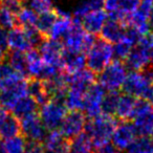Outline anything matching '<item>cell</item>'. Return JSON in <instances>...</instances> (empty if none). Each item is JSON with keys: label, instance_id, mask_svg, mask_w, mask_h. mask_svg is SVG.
I'll return each instance as SVG.
<instances>
[{"label": "cell", "instance_id": "1", "mask_svg": "<svg viewBox=\"0 0 153 153\" xmlns=\"http://www.w3.org/2000/svg\"><path fill=\"white\" fill-rule=\"evenodd\" d=\"M117 125V121L115 117L109 113L102 112L87 120L84 132L91 140L94 147H98L110 142Z\"/></svg>", "mask_w": 153, "mask_h": 153}, {"label": "cell", "instance_id": "2", "mask_svg": "<svg viewBox=\"0 0 153 153\" xmlns=\"http://www.w3.org/2000/svg\"><path fill=\"white\" fill-rule=\"evenodd\" d=\"M42 41V35L35 27H13L7 30V46L13 51H27L38 47Z\"/></svg>", "mask_w": 153, "mask_h": 153}, {"label": "cell", "instance_id": "3", "mask_svg": "<svg viewBox=\"0 0 153 153\" xmlns=\"http://www.w3.org/2000/svg\"><path fill=\"white\" fill-rule=\"evenodd\" d=\"M113 59L114 55L112 44L103 39L94 40L85 53L86 66L94 74H99L103 68L112 62Z\"/></svg>", "mask_w": 153, "mask_h": 153}, {"label": "cell", "instance_id": "4", "mask_svg": "<svg viewBox=\"0 0 153 153\" xmlns=\"http://www.w3.org/2000/svg\"><path fill=\"white\" fill-rule=\"evenodd\" d=\"M128 71L123 61L113 60L98 74V83L106 91H120L123 88Z\"/></svg>", "mask_w": 153, "mask_h": 153}, {"label": "cell", "instance_id": "5", "mask_svg": "<svg viewBox=\"0 0 153 153\" xmlns=\"http://www.w3.org/2000/svg\"><path fill=\"white\" fill-rule=\"evenodd\" d=\"M68 109L62 100L48 99L39 106V117L47 129L59 130Z\"/></svg>", "mask_w": 153, "mask_h": 153}, {"label": "cell", "instance_id": "6", "mask_svg": "<svg viewBox=\"0 0 153 153\" xmlns=\"http://www.w3.org/2000/svg\"><path fill=\"white\" fill-rule=\"evenodd\" d=\"M153 13V0H140L135 11L128 17L126 24L145 37L152 30L151 16Z\"/></svg>", "mask_w": 153, "mask_h": 153}, {"label": "cell", "instance_id": "7", "mask_svg": "<svg viewBox=\"0 0 153 153\" xmlns=\"http://www.w3.org/2000/svg\"><path fill=\"white\" fill-rule=\"evenodd\" d=\"M94 40V35L87 33L78 22L74 21L72 27L62 40V44L66 51L85 53Z\"/></svg>", "mask_w": 153, "mask_h": 153}, {"label": "cell", "instance_id": "8", "mask_svg": "<svg viewBox=\"0 0 153 153\" xmlns=\"http://www.w3.org/2000/svg\"><path fill=\"white\" fill-rule=\"evenodd\" d=\"M27 94V81L20 76L0 87V105L7 110H11L14 105Z\"/></svg>", "mask_w": 153, "mask_h": 153}, {"label": "cell", "instance_id": "9", "mask_svg": "<svg viewBox=\"0 0 153 153\" xmlns=\"http://www.w3.org/2000/svg\"><path fill=\"white\" fill-rule=\"evenodd\" d=\"M138 135L153 137V106L145 99H137L132 117Z\"/></svg>", "mask_w": 153, "mask_h": 153}, {"label": "cell", "instance_id": "10", "mask_svg": "<svg viewBox=\"0 0 153 153\" xmlns=\"http://www.w3.org/2000/svg\"><path fill=\"white\" fill-rule=\"evenodd\" d=\"M153 82L143 71H128L125 83L123 85V92L130 94L136 99L146 100Z\"/></svg>", "mask_w": 153, "mask_h": 153}, {"label": "cell", "instance_id": "11", "mask_svg": "<svg viewBox=\"0 0 153 153\" xmlns=\"http://www.w3.org/2000/svg\"><path fill=\"white\" fill-rule=\"evenodd\" d=\"M20 133L28 143L41 144L47 133V129L43 125L38 113L27 115L19 120Z\"/></svg>", "mask_w": 153, "mask_h": 153}, {"label": "cell", "instance_id": "12", "mask_svg": "<svg viewBox=\"0 0 153 153\" xmlns=\"http://www.w3.org/2000/svg\"><path fill=\"white\" fill-rule=\"evenodd\" d=\"M38 53L45 64L62 70L64 47L61 41L45 38L38 45Z\"/></svg>", "mask_w": 153, "mask_h": 153}, {"label": "cell", "instance_id": "13", "mask_svg": "<svg viewBox=\"0 0 153 153\" xmlns=\"http://www.w3.org/2000/svg\"><path fill=\"white\" fill-rule=\"evenodd\" d=\"M106 92L99 83H94L86 90L82 106V111L86 117H92L103 112V101Z\"/></svg>", "mask_w": 153, "mask_h": 153}, {"label": "cell", "instance_id": "14", "mask_svg": "<svg viewBox=\"0 0 153 153\" xmlns=\"http://www.w3.org/2000/svg\"><path fill=\"white\" fill-rule=\"evenodd\" d=\"M87 123V117L81 110H70L67 111L59 131L64 137L67 140L83 133Z\"/></svg>", "mask_w": 153, "mask_h": 153}, {"label": "cell", "instance_id": "15", "mask_svg": "<svg viewBox=\"0 0 153 153\" xmlns=\"http://www.w3.org/2000/svg\"><path fill=\"white\" fill-rule=\"evenodd\" d=\"M143 38L125 59V64L130 71H142L147 64L153 60L152 53H150Z\"/></svg>", "mask_w": 153, "mask_h": 153}, {"label": "cell", "instance_id": "16", "mask_svg": "<svg viewBox=\"0 0 153 153\" xmlns=\"http://www.w3.org/2000/svg\"><path fill=\"white\" fill-rule=\"evenodd\" d=\"M138 3L140 0H103V7L109 17L117 18L126 23Z\"/></svg>", "mask_w": 153, "mask_h": 153}, {"label": "cell", "instance_id": "17", "mask_svg": "<svg viewBox=\"0 0 153 153\" xmlns=\"http://www.w3.org/2000/svg\"><path fill=\"white\" fill-rule=\"evenodd\" d=\"M137 135L138 134L132 122L122 121L121 123H117L112 133V136H111L110 142L120 151L124 152Z\"/></svg>", "mask_w": 153, "mask_h": 153}, {"label": "cell", "instance_id": "18", "mask_svg": "<svg viewBox=\"0 0 153 153\" xmlns=\"http://www.w3.org/2000/svg\"><path fill=\"white\" fill-rule=\"evenodd\" d=\"M108 14L104 9H99L91 11L84 15L78 23L84 28L87 33L91 35L100 34L103 25L105 24L106 20L108 19Z\"/></svg>", "mask_w": 153, "mask_h": 153}, {"label": "cell", "instance_id": "19", "mask_svg": "<svg viewBox=\"0 0 153 153\" xmlns=\"http://www.w3.org/2000/svg\"><path fill=\"white\" fill-rule=\"evenodd\" d=\"M127 24L117 18L108 17L105 24L103 25L100 34L103 40L114 44L115 42L122 39L125 35Z\"/></svg>", "mask_w": 153, "mask_h": 153}, {"label": "cell", "instance_id": "20", "mask_svg": "<svg viewBox=\"0 0 153 153\" xmlns=\"http://www.w3.org/2000/svg\"><path fill=\"white\" fill-rule=\"evenodd\" d=\"M136 102H137V99L126 92L119 94L112 115L121 121H130L133 117Z\"/></svg>", "mask_w": 153, "mask_h": 153}, {"label": "cell", "instance_id": "21", "mask_svg": "<svg viewBox=\"0 0 153 153\" xmlns=\"http://www.w3.org/2000/svg\"><path fill=\"white\" fill-rule=\"evenodd\" d=\"M74 23V20L68 14L63 12H57V17L47 34L46 38H51L57 41H62L63 38L66 36L70 28L72 27Z\"/></svg>", "mask_w": 153, "mask_h": 153}, {"label": "cell", "instance_id": "22", "mask_svg": "<svg viewBox=\"0 0 153 153\" xmlns=\"http://www.w3.org/2000/svg\"><path fill=\"white\" fill-rule=\"evenodd\" d=\"M67 138L59 130H51L47 131L41 145L45 153H67Z\"/></svg>", "mask_w": 153, "mask_h": 153}, {"label": "cell", "instance_id": "23", "mask_svg": "<svg viewBox=\"0 0 153 153\" xmlns=\"http://www.w3.org/2000/svg\"><path fill=\"white\" fill-rule=\"evenodd\" d=\"M67 83L68 87L86 91L92 84L96 83V76L91 70L88 68H83L74 74H67Z\"/></svg>", "mask_w": 153, "mask_h": 153}, {"label": "cell", "instance_id": "24", "mask_svg": "<svg viewBox=\"0 0 153 153\" xmlns=\"http://www.w3.org/2000/svg\"><path fill=\"white\" fill-rule=\"evenodd\" d=\"M86 67L85 53L78 51H70L64 49L62 60V70L65 74H70Z\"/></svg>", "mask_w": 153, "mask_h": 153}, {"label": "cell", "instance_id": "25", "mask_svg": "<svg viewBox=\"0 0 153 153\" xmlns=\"http://www.w3.org/2000/svg\"><path fill=\"white\" fill-rule=\"evenodd\" d=\"M38 109L39 104L37 103V101L34 98H32L30 94H26L14 105L11 111L14 117H17L18 120H21L27 115L37 113Z\"/></svg>", "mask_w": 153, "mask_h": 153}, {"label": "cell", "instance_id": "26", "mask_svg": "<svg viewBox=\"0 0 153 153\" xmlns=\"http://www.w3.org/2000/svg\"><path fill=\"white\" fill-rule=\"evenodd\" d=\"M94 145L85 132L69 138L67 143V153H94Z\"/></svg>", "mask_w": 153, "mask_h": 153}, {"label": "cell", "instance_id": "27", "mask_svg": "<svg viewBox=\"0 0 153 153\" xmlns=\"http://www.w3.org/2000/svg\"><path fill=\"white\" fill-rule=\"evenodd\" d=\"M125 153H153V137L137 135L124 151Z\"/></svg>", "mask_w": 153, "mask_h": 153}, {"label": "cell", "instance_id": "28", "mask_svg": "<svg viewBox=\"0 0 153 153\" xmlns=\"http://www.w3.org/2000/svg\"><path fill=\"white\" fill-rule=\"evenodd\" d=\"M20 134V123L19 120L15 117L13 114H7V119L0 127V137L3 140L13 137L15 135Z\"/></svg>", "mask_w": 153, "mask_h": 153}, {"label": "cell", "instance_id": "29", "mask_svg": "<svg viewBox=\"0 0 153 153\" xmlns=\"http://www.w3.org/2000/svg\"><path fill=\"white\" fill-rule=\"evenodd\" d=\"M7 63L16 72L26 76V53L13 51L7 53Z\"/></svg>", "mask_w": 153, "mask_h": 153}, {"label": "cell", "instance_id": "30", "mask_svg": "<svg viewBox=\"0 0 153 153\" xmlns=\"http://www.w3.org/2000/svg\"><path fill=\"white\" fill-rule=\"evenodd\" d=\"M99 9H104L103 7V0H85L76 7L71 17L76 22H79V20L84 15Z\"/></svg>", "mask_w": 153, "mask_h": 153}, {"label": "cell", "instance_id": "31", "mask_svg": "<svg viewBox=\"0 0 153 153\" xmlns=\"http://www.w3.org/2000/svg\"><path fill=\"white\" fill-rule=\"evenodd\" d=\"M17 18V24H19L21 27L30 28L36 26V22L38 19V14L34 12L28 7H23L19 10V12L16 15Z\"/></svg>", "mask_w": 153, "mask_h": 153}, {"label": "cell", "instance_id": "32", "mask_svg": "<svg viewBox=\"0 0 153 153\" xmlns=\"http://www.w3.org/2000/svg\"><path fill=\"white\" fill-rule=\"evenodd\" d=\"M7 153H26L28 142L22 135L18 134L3 142Z\"/></svg>", "mask_w": 153, "mask_h": 153}, {"label": "cell", "instance_id": "33", "mask_svg": "<svg viewBox=\"0 0 153 153\" xmlns=\"http://www.w3.org/2000/svg\"><path fill=\"white\" fill-rule=\"evenodd\" d=\"M56 17H57V12L56 11L40 14V15H38V19H37L35 28H36L42 36L46 37L49 30H51V25H53V21H55Z\"/></svg>", "mask_w": 153, "mask_h": 153}, {"label": "cell", "instance_id": "34", "mask_svg": "<svg viewBox=\"0 0 153 153\" xmlns=\"http://www.w3.org/2000/svg\"><path fill=\"white\" fill-rule=\"evenodd\" d=\"M17 25L16 14L5 7H0V27L10 30Z\"/></svg>", "mask_w": 153, "mask_h": 153}, {"label": "cell", "instance_id": "35", "mask_svg": "<svg viewBox=\"0 0 153 153\" xmlns=\"http://www.w3.org/2000/svg\"><path fill=\"white\" fill-rule=\"evenodd\" d=\"M25 1L26 7H28L34 12H36L38 15L55 11L53 0H25Z\"/></svg>", "mask_w": 153, "mask_h": 153}, {"label": "cell", "instance_id": "36", "mask_svg": "<svg viewBox=\"0 0 153 153\" xmlns=\"http://www.w3.org/2000/svg\"><path fill=\"white\" fill-rule=\"evenodd\" d=\"M22 76V74L16 72L7 62H1L0 63V87L5 85L9 82L15 80L16 78Z\"/></svg>", "mask_w": 153, "mask_h": 153}, {"label": "cell", "instance_id": "37", "mask_svg": "<svg viewBox=\"0 0 153 153\" xmlns=\"http://www.w3.org/2000/svg\"><path fill=\"white\" fill-rule=\"evenodd\" d=\"M9 53L7 46V30L0 27V63L4 62Z\"/></svg>", "mask_w": 153, "mask_h": 153}, {"label": "cell", "instance_id": "38", "mask_svg": "<svg viewBox=\"0 0 153 153\" xmlns=\"http://www.w3.org/2000/svg\"><path fill=\"white\" fill-rule=\"evenodd\" d=\"M94 148H96L94 153H123L111 142L105 143V144H102L98 147H94Z\"/></svg>", "mask_w": 153, "mask_h": 153}, {"label": "cell", "instance_id": "39", "mask_svg": "<svg viewBox=\"0 0 153 153\" xmlns=\"http://www.w3.org/2000/svg\"><path fill=\"white\" fill-rule=\"evenodd\" d=\"M26 153H45L43 150V147L41 144H37V143H28L27 149H26Z\"/></svg>", "mask_w": 153, "mask_h": 153}, {"label": "cell", "instance_id": "40", "mask_svg": "<svg viewBox=\"0 0 153 153\" xmlns=\"http://www.w3.org/2000/svg\"><path fill=\"white\" fill-rule=\"evenodd\" d=\"M143 39H144V42L146 43L149 51H150V53H152V56H153V32L152 30H151L147 36H145Z\"/></svg>", "mask_w": 153, "mask_h": 153}, {"label": "cell", "instance_id": "41", "mask_svg": "<svg viewBox=\"0 0 153 153\" xmlns=\"http://www.w3.org/2000/svg\"><path fill=\"white\" fill-rule=\"evenodd\" d=\"M142 71L144 72V74H146L147 76H148L151 81L153 82V60L147 64L146 67H145L144 69L142 70Z\"/></svg>", "mask_w": 153, "mask_h": 153}, {"label": "cell", "instance_id": "42", "mask_svg": "<svg viewBox=\"0 0 153 153\" xmlns=\"http://www.w3.org/2000/svg\"><path fill=\"white\" fill-rule=\"evenodd\" d=\"M7 110L0 105V127H1L2 123L4 122V120L7 119Z\"/></svg>", "mask_w": 153, "mask_h": 153}, {"label": "cell", "instance_id": "43", "mask_svg": "<svg viewBox=\"0 0 153 153\" xmlns=\"http://www.w3.org/2000/svg\"><path fill=\"white\" fill-rule=\"evenodd\" d=\"M146 100L148 101V102L150 103V104H151V105H152V106H153V85H152V87H151L150 91H149L148 96H147Z\"/></svg>", "mask_w": 153, "mask_h": 153}, {"label": "cell", "instance_id": "44", "mask_svg": "<svg viewBox=\"0 0 153 153\" xmlns=\"http://www.w3.org/2000/svg\"><path fill=\"white\" fill-rule=\"evenodd\" d=\"M151 25H152V28H153V13H152V16H151Z\"/></svg>", "mask_w": 153, "mask_h": 153}, {"label": "cell", "instance_id": "45", "mask_svg": "<svg viewBox=\"0 0 153 153\" xmlns=\"http://www.w3.org/2000/svg\"><path fill=\"white\" fill-rule=\"evenodd\" d=\"M2 1H3V0H0V3H1V2H2Z\"/></svg>", "mask_w": 153, "mask_h": 153}, {"label": "cell", "instance_id": "46", "mask_svg": "<svg viewBox=\"0 0 153 153\" xmlns=\"http://www.w3.org/2000/svg\"><path fill=\"white\" fill-rule=\"evenodd\" d=\"M19 1H25V0H19Z\"/></svg>", "mask_w": 153, "mask_h": 153}]
</instances>
